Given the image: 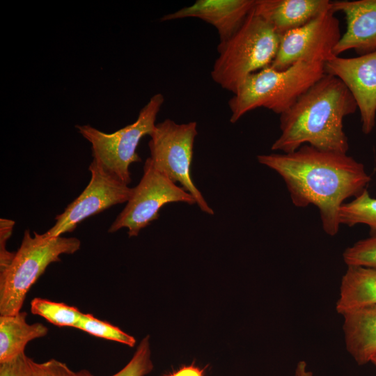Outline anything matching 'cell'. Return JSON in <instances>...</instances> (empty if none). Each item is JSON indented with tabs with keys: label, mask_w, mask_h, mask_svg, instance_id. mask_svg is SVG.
Instances as JSON below:
<instances>
[{
	"label": "cell",
	"mask_w": 376,
	"mask_h": 376,
	"mask_svg": "<svg viewBox=\"0 0 376 376\" xmlns=\"http://www.w3.org/2000/svg\"><path fill=\"white\" fill-rule=\"evenodd\" d=\"M31 311L56 326L74 328H77L83 314L75 306L40 297L33 298L31 301Z\"/></svg>",
	"instance_id": "obj_19"
},
{
	"label": "cell",
	"mask_w": 376,
	"mask_h": 376,
	"mask_svg": "<svg viewBox=\"0 0 376 376\" xmlns=\"http://www.w3.org/2000/svg\"><path fill=\"white\" fill-rule=\"evenodd\" d=\"M31 360L24 352L12 361L0 363V376H33Z\"/></svg>",
	"instance_id": "obj_24"
},
{
	"label": "cell",
	"mask_w": 376,
	"mask_h": 376,
	"mask_svg": "<svg viewBox=\"0 0 376 376\" xmlns=\"http://www.w3.org/2000/svg\"><path fill=\"white\" fill-rule=\"evenodd\" d=\"M15 221L7 219H0V270L6 268L13 260L15 252L6 249V243L10 238Z\"/></svg>",
	"instance_id": "obj_25"
},
{
	"label": "cell",
	"mask_w": 376,
	"mask_h": 376,
	"mask_svg": "<svg viewBox=\"0 0 376 376\" xmlns=\"http://www.w3.org/2000/svg\"><path fill=\"white\" fill-rule=\"evenodd\" d=\"M198 134L195 121L179 124L171 119L156 124L148 143L152 165L166 175L195 199L201 211L212 215L201 191L194 185L190 174L195 138Z\"/></svg>",
	"instance_id": "obj_7"
},
{
	"label": "cell",
	"mask_w": 376,
	"mask_h": 376,
	"mask_svg": "<svg viewBox=\"0 0 376 376\" xmlns=\"http://www.w3.org/2000/svg\"><path fill=\"white\" fill-rule=\"evenodd\" d=\"M174 202L196 204L189 193L157 170L147 158L140 182L132 188L125 207L113 221L108 232L115 233L127 228L129 237H136L141 230L159 218V212L162 206Z\"/></svg>",
	"instance_id": "obj_8"
},
{
	"label": "cell",
	"mask_w": 376,
	"mask_h": 376,
	"mask_svg": "<svg viewBox=\"0 0 376 376\" xmlns=\"http://www.w3.org/2000/svg\"><path fill=\"white\" fill-rule=\"evenodd\" d=\"M331 9L329 0H256L253 12L282 36Z\"/></svg>",
	"instance_id": "obj_14"
},
{
	"label": "cell",
	"mask_w": 376,
	"mask_h": 376,
	"mask_svg": "<svg viewBox=\"0 0 376 376\" xmlns=\"http://www.w3.org/2000/svg\"><path fill=\"white\" fill-rule=\"evenodd\" d=\"M345 347L359 366L370 363L376 356V304L342 314Z\"/></svg>",
	"instance_id": "obj_15"
},
{
	"label": "cell",
	"mask_w": 376,
	"mask_h": 376,
	"mask_svg": "<svg viewBox=\"0 0 376 376\" xmlns=\"http://www.w3.org/2000/svg\"><path fill=\"white\" fill-rule=\"evenodd\" d=\"M376 304V269L347 266L343 276L336 308L338 313Z\"/></svg>",
	"instance_id": "obj_17"
},
{
	"label": "cell",
	"mask_w": 376,
	"mask_h": 376,
	"mask_svg": "<svg viewBox=\"0 0 376 376\" xmlns=\"http://www.w3.org/2000/svg\"><path fill=\"white\" fill-rule=\"evenodd\" d=\"M256 0H198L189 6L163 16L162 21L198 18L217 31L219 42L230 38L252 12Z\"/></svg>",
	"instance_id": "obj_12"
},
{
	"label": "cell",
	"mask_w": 376,
	"mask_h": 376,
	"mask_svg": "<svg viewBox=\"0 0 376 376\" xmlns=\"http://www.w3.org/2000/svg\"><path fill=\"white\" fill-rule=\"evenodd\" d=\"M205 369L195 366L194 364L184 366L172 373L164 374L163 376H203Z\"/></svg>",
	"instance_id": "obj_26"
},
{
	"label": "cell",
	"mask_w": 376,
	"mask_h": 376,
	"mask_svg": "<svg viewBox=\"0 0 376 376\" xmlns=\"http://www.w3.org/2000/svg\"><path fill=\"white\" fill-rule=\"evenodd\" d=\"M151 360L150 336H145L137 346L130 361L118 372L111 376H146L153 369ZM77 376H94L88 370L76 372Z\"/></svg>",
	"instance_id": "obj_21"
},
{
	"label": "cell",
	"mask_w": 376,
	"mask_h": 376,
	"mask_svg": "<svg viewBox=\"0 0 376 376\" xmlns=\"http://www.w3.org/2000/svg\"><path fill=\"white\" fill-rule=\"evenodd\" d=\"M257 159L283 178L294 205L318 208L322 228L330 236L339 230V210L345 201L359 196L371 180L363 164L346 153L308 144L290 153L260 155Z\"/></svg>",
	"instance_id": "obj_1"
},
{
	"label": "cell",
	"mask_w": 376,
	"mask_h": 376,
	"mask_svg": "<svg viewBox=\"0 0 376 376\" xmlns=\"http://www.w3.org/2000/svg\"><path fill=\"white\" fill-rule=\"evenodd\" d=\"M334 13L331 9L281 36L278 52L269 66L283 70L300 61L324 64L335 56L334 49L342 35Z\"/></svg>",
	"instance_id": "obj_9"
},
{
	"label": "cell",
	"mask_w": 376,
	"mask_h": 376,
	"mask_svg": "<svg viewBox=\"0 0 376 376\" xmlns=\"http://www.w3.org/2000/svg\"><path fill=\"white\" fill-rule=\"evenodd\" d=\"M81 246L77 237H48L25 230L22 243L10 264L0 270V315H14L22 308L29 290L47 267L72 254Z\"/></svg>",
	"instance_id": "obj_5"
},
{
	"label": "cell",
	"mask_w": 376,
	"mask_h": 376,
	"mask_svg": "<svg viewBox=\"0 0 376 376\" xmlns=\"http://www.w3.org/2000/svg\"><path fill=\"white\" fill-rule=\"evenodd\" d=\"M88 170L91 174L88 185L55 217V224L44 233L46 237H59L72 232L86 218L127 203L130 198L132 188L105 171L95 160L92 161Z\"/></svg>",
	"instance_id": "obj_10"
},
{
	"label": "cell",
	"mask_w": 376,
	"mask_h": 376,
	"mask_svg": "<svg viewBox=\"0 0 376 376\" xmlns=\"http://www.w3.org/2000/svg\"><path fill=\"white\" fill-rule=\"evenodd\" d=\"M164 102L162 94H155L133 123L113 133H104L89 125H77L75 127L91 144L93 159L108 173L129 185L132 181L130 165L141 161L136 152L139 141L153 131Z\"/></svg>",
	"instance_id": "obj_6"
},
{
	"label": "cell",
	"mask_w": 376,
	"mask_h": 376,
	"mask_svg": "<svg viewBox=\"0 0 376 376\" xmlns=\"http://www.w3.org/2000/svg\"><path fill=\"white\" fill-rule=\"evenodd\" d=\"M324 74V64L300 61L283 70L268 66L249 75L228 101L230 123L259 107L282 114Z\"/></svg>",
	"instance_id": "obj_3"
},
{
	"label": "cell",
	"mask_w": 376,
	"mask_h": 376,
	"mask_svg": "<svg viewBox=\"0 0 376 376\" xmlns=\"http://www.w3.org/2000/svg\"><path fill=\"white\" fill-rule=\"evenodd\" d=\"M357 109L356 101L345 84L325 73L280 115L281 134L271 149L290 153L308 144L346 153L349 143L343 120Z\"/></svg>",
	"instance_id": "obj_2"
},
{
	"label": "cell",
	"mask_w": 376,
	"mask_h": 376,
	"mask_svg": "<svg viewBox=\"0 0 376 376\" xmlns=\"http://www.w3.org/2000/svg\"><path fill=\"white\" fill-rule=\"evenodd\" d=\"M33 376H77L65 363L54 359L42 363L31 360Z\"/></svg>",
	"instance_id": "obj_23"
},
{
	"label": "cell",
	"mask_w": 376,
	"mask_h": 376,
	"mask_svg": "<svg viewBox=\"0 0 376 376\" xmlns=\"http://www.w3.org/2000/svg\"><path fill=\"white\" fill-rule=\"evenodd\" d=\"M281 36L253 9L238 30L219 42L211 77L224 89L235 93L251 75L271 65Z\"/></svg>",
	"instance_id": "obj_4"
},
{
	"label": "cell",
	"mask_w": 376,
	"mask_h": 376,
	"mask_svg": "<svg viewBox=\"0 0 376 376\" xmlns=\"http://www.w3.org/2000/svg\"><path fill=\"white\" fill-rule=\"evenodd\" d=\"M295 376H313V373L308 370L306 361H299L296 366Z\"/></svg>",
	"instance_id": "obj_27"
},
{
	"label": "cell",
	"mask_w": 376,
	"mask_h": 376,
	"mask_svg": "<svg viewBox=\"0 0 376 376\" xmlns=\"http://www.w3.org/2000/svg\"><path fill=\"white\" fill-rule=\"evenodd\" d=\"M334 13L341 12L346 30L334 49V54L354 49L359 55L376 51V0L332 1Z\"/></svg>",
	"instance_id": "obj_13"
},
{
	"label": "cell",
	"mask_w": 376,
	"mask_h": 376,
	"mask_svg": "<svg viewBox=\"0 0 376 376\" xmlns=\"http://www.w3.org/2000/svg\"><path fill=\"white\" fill-rule=\"evenodd\" d=\"M324 70L350 91L360 113L362 132L371 133L376 121V51L352 58L335 56L324 63Z\"/></svg>",
	"instance_id": "obj_11"
},
{
	"label": "cell",
	"mask_w": 376,
	"mask_h": 376,
	"mask_svg": "<svg viewBox=\"0 0 376 376\" xmlns=\"http://www.w3.org/2000/svg\"><path fill=\"white\" fill-rule=\"evenodd\" d=\"M370 363H372L376 367V356L373 358Z\"/></svg>",
	"instance_id": "obj_28"
},
{
	"label": "cell",
	"mask_w": 376,
	"mask_h": 376,
	"mask_svg": "<svg viewBox=\"0 0 376 376\" xmlns=\"http://www.w3.org/2000/svg\"><path fill=\"white\" fill-rule=\"evenodd\" d=\"M76 329L90 335L120 343L129 347H134L136 344L134 337L108 322L96 318L91 313H83Z\"/></svg>",
	"instance_id": "obj_20"
},
{
	"label": "cell",
	"mask_w": 376,
	"mask_h": 376,
	"mask_svg": "<svg viewBox=\"0 0 376 376\" xmlns=\"http://www.w3.org/2000/svg\"><path fill=\"white\" fill-rule=\"evenodd\" d=\"M339 222L352 227L364 224L370 228V235H376V198L364 189L351 201L344 203L339 210Z\"/></svg>",
	"instance_id": "obj_18"
},
{
	"label": "cell",
	"mask_w": 376,
	"mask_h": 376,
	"mask_svg": "<svg viewBox=\"0 0 376 376\" xmlns=\"http://www.w3.org/2000/svg\"><path fill=\"white\" fill-rule=\"evenodd\" d=\"M347 266H362L376 269V235L361 240L347 247L343 253Z\"/></svg>",
	"instance_id": "obj_22"
},
{
	"label": "cell",
	"mask_w": 376,
	"mask_h": 376,
	"mask_svg": "<svg viewBox=\"0 0 376 376\" xmlns=\"http://www.w3.org/2000/svg\"><path fill=\"white\" fill-rule=\"evenodd\" d=\"M27 313L19 311L0 315V363L12 361L25 352L30 341L45 336L48 328L43 324H29Z\"/></svg>",
	"instance_id": "obj_16"
}]
</instances>
